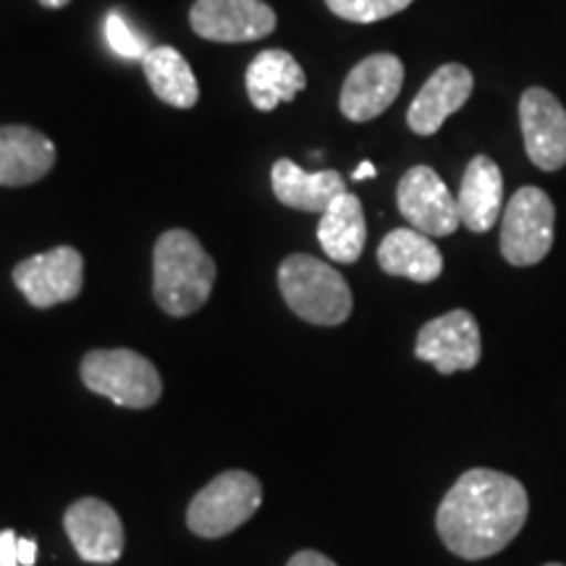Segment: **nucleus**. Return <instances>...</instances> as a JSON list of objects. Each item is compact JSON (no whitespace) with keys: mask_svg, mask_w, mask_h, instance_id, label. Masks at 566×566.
I'll return each instance as SVG.
<instances>
[{"mask_svg":"<svg viewBox=\"0 0 566 566\" xmlns=\"http://www.w3.org/2000/svg\"><path fill=\"white\" fill-rule=\"evenodd\" d=\"M530 501L520 480L475 467L443 495L436 527L443 546L467 562L501 554L527 522Z\"/></svg>","mask_w":566,"mask_h":566,"instance_id":"obj_1","label":"nucleus"},{"mask_svg":"<svg viewBox=\"0 0 566 566\" xmlns=\"http://www.w3.org/2000/svg\"><path fill=\"white\" fill-rule=\"evenodd\" d=\"M216 283V260L200 239L184 229H171L158 239L153 252V296L163 313L187 317L210 300Z\"/></svg>","mask_w":566,"mask_h":566,"instance_id":"obj_2","label":"nucleus"},{"mask_svg":"<svg viewBox=\"0 0 566 566\" xmlns=\"http://www.w3.org/2000/svg\"><path fill=\"white\" fill-rule=\"evenodd\" d=\"M279 289L294 315L313 325H342L352 315V289L336 268L313 254H292L279 268Z\"/></svg>","mask_w":566,"mask_h":566,"instance_id":"obj_3","label":"nucleus"},{"mask_svg":"<svg viewBox=\"0 0 566 566\" xmlns=\"http://www.w3.org/2000/svg\"><path fill=\"white\" fill-rule=\"evenodd\" d=\"M82 380L113 405L147 409L160 399L163 380L155 365L132 349H95L84 357Z\"/></svg>","mask_w":566,"mask_h":566,"instance_id":"obj_4","label":"nucleus"},{"mask_svg":"<svg viewBox=\"0 0 566 566\" xmlns=\"http://www.w3.org/2000/svg\"><path fill=\"white\" fill-rule=\"evenodd\" d=\"M263 504V485L244 470H229L195 495L187 525L200 537H223L250 522Z\"/></svg>","mask_w":566,"mask_h":566,"instance_id":"obj_5","label":"nucleus"},{"mask_svg":"<svg viewBox=\"0 0 566 566\" xmlns=\"http://www.w3.org/2000/svg\"><path fill=\"white\" fill-rule=\"evenodd\" d=\"M556 208L537 187H522L501 218V254L516 268L537 265L554 247Z\"/></svg>","mask_w":566,"mask_h":566,"instance_id":"obj_6","label":"nucleus"},{"mask_svg":"<svg viewBox=\"0 0 566 566\" xmlns=\"http://www.w3.org/2000/svg\"><path fill=\"white\" fill-rule=\"evenodd\" d=\"M415 357L433 365L441 375L472 370L483 357L478 321L467 310H451V313L424 323L417 334Z\"/></svg>","mask_w":566,"mask_h":566,"instance_id":"obj_7","label":"nucleus"},{"mask_svg":"<svg viewBox=\"0 0 566 566\" xmlns=\"http://www.w3.org/2000/svg\"><path fill=\"white\" fill-rule=\"evenodd\" d=\"M13 283L38 310L76 300L84 283V260L74 247H55L13 268Z\"/></svg>","mask_w":566,"mask_h":566,"instance_id":"obj_8","label":"nucleus"},{"mask_svg":"<svg viewBox=\"0 0 566 566\" xmlns=\"http://www.w3.org/2000/svg\"><path fill=\"white\" fill-rule=\"evenodd\" d=\"M396 202L407 223L424 237H449L459 229V205L441 176L430 166H415L401 176Z\"/></svg>","mask_w":566,"mask_h":566,"instance_id":"obj_9","label":"nucleus"},{"mask_svg":"<svg viewBox=\"0 0 566 566\" xmlns=\"http://www.w3.org/2000/svg\"><path fill=\"white\" fill-rule=\"evenodd\" d=\"M405 63L394 53H375L349 71L342 87V113L354 124L378 118L399 97Z\"/></svg>","mask_w":566,"mask_h":566,"instance_id":"obj_10","label":"nucleus"},{"mask_svg":"<svg viewBox=\"0 0 566 566\" xmlns=\"http://www.w3.org/2000/svg\"><path fill=\"white\" fill-rule=\"evenodd\" d=\"M189 24L210 42H254L275 30V11L263 0H197Z\"/></svg>","mask_w":566,"mask_h":566,"instance_id":"obj_11","label":"nucleus"},{"mask_svg":"<svg viewBox=\"0 0 566 566\" xmlns=\"http://www.w3.org/2000/svg\"><path fill=\"white\" fill-rule=\"evenodd\" d=\"M522 137L527 158L541 171H556L566 166V111L543 87H530L520 101Z\"/></svg>","mask_w":566,"mask_h":566,"instance_id":"obj_12","label":"nucleus"},{"mask_svg":"<svg viewBox=\"0 0 566 566\" xmlns=\"http://www.w3.org/2000/svg\"><path fill=\"white\" fill-rule=\"evenodd\" d=\"M71 546L84 562L113 564L124 554V525L111 504L101 499L74 501L63 514Z\"/></svg>","mask_w":566,"mask_h":566,"instance_id":"obj_13","label":"nucleus"},{"mask_svg":"<svg viewBox=\"0 0 566 566\" xmlns=\"http://www.w3.org/2000/svg\"><path fill=\"white\" fill-rule=\"evenodd\" d=\"M472 87V71L462 63H446L424 82V87L417 92V97L407 111L409 129L420 137H430L441 129L446 118L457 113L462 105L470 101Z\"/></svg>","mask_w":566,"mask_h":566,"instance_id":"obj_14","label":"nucleus"},{"mask_svg":"<svg viewBox=\"0 0 566 566\" xmlns=\"http://www.w3.org/2000/svg\"><path fill=\"white\" fill-rule=\"evenodd\" d=\"M55 145L30 126H0V187H27L51 174Z\"/></svg>","mask_w":566,"mask_h":566,"instance_id":"obj_15","label":"nucleus"},{"mask_svg":"<svg viewBox=\"0 0 566 566\" xmlns=\"http://www.w3.org/2000/svg\"><path fill=\"white\" fill-rule=\"evenodd\" d=\"M459 221L470 231L485 233L491 231L501 218V205H504V176L501 168L488 158L478 155L467 166L462 187H459Z\"/></svg>","mask_w":566,"mask_h":566,"instance_id":"obj_16","label":"nucleus"},{"mask_svg":"<svg viewBox=\"0 0 566 566\" xmlns=\"http://www.w3.org/2000/svg\"><path fill=\"white\" fill-rule=\"evenodd\" d=\"M247 95L258 111H275L281 103H292L307 87V76L292 53L263 51L247 69Z\"/></svg>","mask_w":566,"mask_h":566,"instance_id":"obj_17","label":"nucleus"},{"mask_svg":"<svg viewBox=\"0 0 566 566\" xmlns=\"http://www.w3.org/2000/svg\"><path fill=\"white\" fill-rule=\"evenodd\" d=\"M273 195L286 208L304 210V212H323L338 195L346 192V181L338 171H315L307 174L296 163L281 158L275 160L273 171Z\"/></svg>","mask_w":566,"mask_h":566,"instance_id":"obj_18","label":"nucleus"},{"mask_svg":"<svg viewBox=\"0 0 566 566\" xmlns=\"http://www.w3.org/2000/svg\"><path fill=\"white\" fill-rule=\"evenodd\" d=\"M378 265L388 275L430 283L443 273V254L433 239L417 229H394L378 247Z\"/></svg>","mask_w":566,"mask_h":566,"instance_id":"obj_19","label":"nucleus"},{"mask_svg":"<svg viewBox=\"0 0 566 566\" xmlns=\"http://www.w3.org/2000/svg\"><path fill=\"white\" fill-rule=\"evenodd\" d=\"M317 242L334 263L352 265L363 258L367 223L357 195L344 192L328 205V210L321 216V226H317Z\"/></svg>","mask_w":566,"mask_h":566,"instance_id":"obj_20","label":"nucleus"},{"mask_svg":"<svg viewBox=\"0 0 566 566\" xmlns=\"http://www.w3.org/2000/svg\"><path fill=\"white\" fill-rule=\"evenodd\" d=\"M142 69H145L147 82H150L153 92L163 103L187 111L195 108V103L200 101V87H197L195 71L176 48H150V53L142 59Z\"/></svg>","mask_w":566,"mask_h":566,"instance_id":"obj_21","label":"nucleus"},{"mask_svg":"<svg viewBox=\"0 0 566 566\" xmlns=\"http://www.w3.org/2000/svg\"><path fill=\"white\" fill-rule=\"evenodd\" d=\"M325 6L338 19L354 21V24H373V21L401 13L407 6H412V0H325Z\"/></svg>","mask_w":566,"mask_h":566,"instance_id":"obj_22","label":"nucleus"},{"mask_svg":"<svg viewBox=\"0 0 566 566\" xmlns=\"http://www.w3.org/2000/svg\"><path fill=\"white\" fill-rule=\"evenodd\" d=\"M105 38H108V45L118 55L132 61H142L147 53H150V45L147 40H142L139 34L132 32V27L126 24L124 17L118 11L108 13V21H105Z\"/></svg>","mask_w":566,"mask_h":566,"instance_id":"obj_23","label":"nucleus"},{"mask_svg":"<svg viewBox=\"0 0 566 566\" xmlns=\"http://www.w3.org/2000/svg\"><path fill=\"white\" fill-rule=\"evenodd\" d=\"M17 543L19 535L13 530H0V566H19Z\"/></svg>","mask_w":566,"mask_h":566,"instance_id":"obj_24","label":"nucleus"},{"mask_svg":"<svg viewBox=\"0 0 566 566\" xmlns=\"http://www.w3.org/2000/svg\"><path fill=\"white\" fill-rule=\"evenodd\" d=\"M286 566H336V562H331L321 551H300Z\"/></svg>","mask_w":566,"mask_h":566,"instance_id":"obj_25","label":"nucleus"},{"mask_svg":"<svg viewBox=\"0 0 566 566\" xmlns=\"http://www.w3.org/2000/svg\"><path fill=\"white\" fill-rule=\"evenodd\" d=\"M17 556L19 566H34V562H38V543L30 541V537H19Z\"/></svg>","mask_w":566,"mask_h":566,"instance_id":"obj_26","label":"nucleus"},{"mask_svg":"<svg viewBox=\"0 0 566 566\" xmlns=\"http://www.w3.org/2000/svg\"><path fill=\"white\" fill-rule=\"evenodd\" d=\"M375 174H378V171H375V166H373V163H370V160H365V163H359V166H357V168H354L352 179H354V181H363V179H373V176H375Z\"/></svg>","mask_w":566,"mask_h":566,"instance_id":"obj_27","label":"nucleus"},{"mask_svg":"<svg viewBox=\"0 0 566 566\" xmlns=\"http://www.w3.org/2000/svg\"><path fill=\"white\" fill-rule=\"evenodd\" d=\"M42 6H45V9H63V6H69L71 0H40Z\"/></svg>","mask_w":566,"mask_h":566,"instance_id":"obj_28","label":"nucleus"},{"mask_svg":"<svg viewBox=\"0 0 566 566\" xmlns=\"http://www.w3.org/2000/svg\"><path fill=\"white\" fill-rule=\"evenodd\" d=\"M546 566H564V564H546Z\"/></svg>","mask_w":566,"mask_h":566,"instance_id":"obj_29","label":"nucleus"}]
</instances>
